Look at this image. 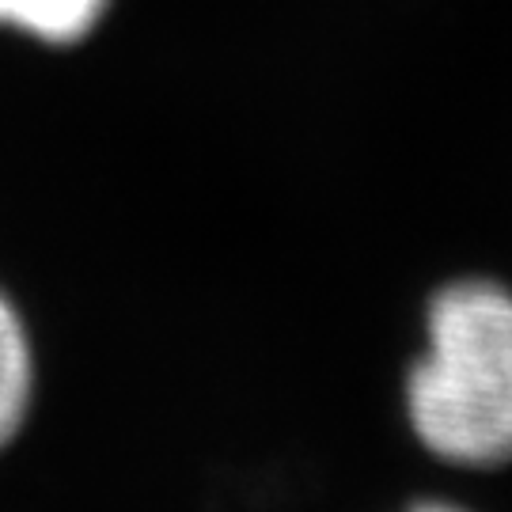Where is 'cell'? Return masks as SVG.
<instances>
[{"instance_id":"cell-4","label":"cell","mask_w":512,"mask_h":512,"mask_svg":"<svg viewBox=\"0 0 512 512\" xmlns=\"http://www.w3.org/2000/svg\"><path fill=\"white\" fill-rule=\"evenodd\" d=\"M414 512H459V509H452V505H421Z\"/></svg>"},{"instance_id":"cell-3","label":"cell","mask_w":512,"mask_h":512,"mask_svg":"<svg viewBox=\"0 0 512 512\" xmlns=\"http://www.w3.org/2000/svg\"><path fill=\"white\" fill-rule=\"evenodd\" d=\"M107 0H0V27L50 42L76 46L99 27Z\"/></svg>"},{"instance_id":"cell-1","label":"cell","mask_w":512,"mask_h":512,"mask_svg":"<svg viewBox=\"0 0 512 512\" xmlns=\"http://www.w3.org/2000/svg\"><path fill=\"white\" fill-rule=\"evenodd\" d=\"M406 414L425 452L456 467L512 459V293L463 277L433 293L425 349L406 376Z\"/></svg>"},{"instance_id":"cell-2","label":"cell","mask_w":512,"mask_h":512,"mask_svg":"<svg viewBox=\"0 0 512 512\" xmlns=\"http://www.w3.org/2000/svg\"><path fill=\"white\" fill-rule=\"evenodd\" d=\"M35 399V346L12 296L0 289V452L19 437Z\"/></svg>"}]
</instances>
